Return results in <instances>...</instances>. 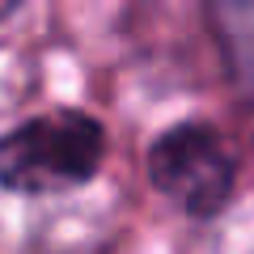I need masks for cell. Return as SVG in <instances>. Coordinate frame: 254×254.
Returning <instances> with one entry per match:
<instances>
[{"label":"cell","instance_id":"6da1fadb","mask_svg":"<svg viewBox=\"0 0 254 254\" xmlns=\"http://www.w3.org/2000/svg\"><path fill=\"white\" fill-rule=\"evenodd\" d=\"M106 136L81 110H51L26 119L0 140V182L21 195L81 187L98 174Z\"/></svg>","mask_w":254,"mask_h":254},{"label":"cell","instance_id":"7a4b0ae2","mask_svg":"<svg viewBox=\"0 0 254 254\" xmlns=\"http://www.w3.org/2000/svg\"><path fill=\"white\" fill-rule=\"evenodd\" d=\"M148 178L174 208L190 216H212L233 195L237 165L216 127L178 123L148 148Z\"/></svg>","mask_w":254,"mask_h":254}]
</instances>
